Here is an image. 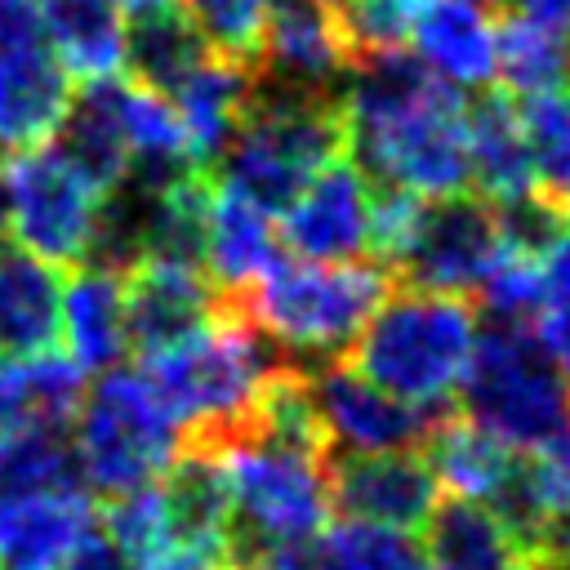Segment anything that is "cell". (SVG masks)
<instances>
[{
  "label": "cell",
  "mask_w": 570,
  "mask_h": 570,
  "mask_svg": "<svg viewBox=\"0 0 570 570\" xmlns=\"http://www.w3.org/2000/svg\"><path fill=\"white\" fill-rule=\"evenodd\" d=\"M9 191V232L18 245L49 267H76L85 258L98 191L45 142L36 151H18L4 165Z\"/></svg>",
  "instance_id": "cell-9"
},
{
  "label": "cell",
  "mask_w": 570,
  "mask_h": 570,
  "mask_svg": "<svg viewBox=\"0 0 570 570\" xmlns=\"http://www.w3.org/2000/svg\"><path fill=\"white\" fill-rule=\"evenodd\" d=\"M71 94V71L45 40L0 49V156L45 147Z\"/></svg>",
  "instance_id": "cell-16"
},
{
  "label": "cell",
  "mask_w": 570,
  "mask_h": 570,
  "mask_svg": "<svg viewBox=\"0 0 570 570\" xmlns=\"http://www.w3.org/2000/svg\"><path fill=\"white\" fill-rule=\"evenodd\" d=\"M62 281L58 272L27 254L0 245V356L22 361L58 347Z\"/></svg>",
  "instance_id": "cell-26"
},
{
  "label": "cell",
  "mask_w": 570,
  "mask_h": 570,
  "mask_svg": "<svg viewBox=\"0 0 570 570\" xmlns=\"http://www.w3.org/2000/svg\"><path fill=\"white\" fill-rule=\"evenodd\" d=\"M232 570H236V566H232Z\"/></svg>",
  "instance_id": "cell-48"
},
{
  "label": "cell",
  "mask_w": 570,
  "mask_h": 570,
  "mask_svg": "<svg viewBox=\"0 0 570 570\" xmlns=\"http://www.w3.org/2000/svg\"><path fill=\"white\" fill-rule=\"evenodd\" d=\"M370 200L374 183L370 174L352 160V151L325 160L298 196L276 214L281 218V240L294 258H316V263H343L370 254Z\"/></svg>",
  "instance_id": "cell-12"
},
{
  "label": "cell",
  "mask_w": 570,
  "mask_h": 570,
  "mask_svg": "<svg viewBox=\"0 0 570 570\" xmlns=\"http://www.w3.org/2000/svg\"><path fill=\"white\" fill-rule=\"evenodd\" d=\"M441 485L423 450H374V454H330V503L343 517L419 530L436 508Z\"/></svg>",
  "instance_id": "cell-13"
},
{
  "label": "cell",
  "mask_w": 570,
  "mask_h": 570,
  "mask_svg": "<svg viewBox=\"0 0 570 570\" xmlns=\"http://www.w3.org/2000/svg\"><path fill=\"white\" fill-rule=\"evenodd\" d=\"M410 45L414 58L454 89L494 85V22L476 0H419Z\"/></svg>",
  "instance_id": "cell-20"
},
{
  "label": "cell",
  "mask_w": 570,
  "mask_h": 570,
  "mask_svg": "<svg viewBox=\"0 0 570 570\" xmlns=\"http://www.w3.org/2000/svg\"><path fill=\"white\" fill-rule=\"evenodd\" d=\"M494 80L512 98L570 85V36L525 9H503L494 27Z\"/></svg>",
  "instance_id": "cell-30"
},
{
  "label": "cell",
  "mask_w": 570,
  "mask_h": 570,
  "mask_svg": "<svg viewBox=\"0 0 570 570\" xmlns=\"http://www.w3.org/2000/svg\"><path fill=\"white\" fill-rule=\"evenodd\" d=\"M40 490H85L71 428L13 423L0 432V499Z\"/></svg>",
  "instance_id": "cell-31"
},
{
  "label": "cell",
  "mask_w": 570,
  "mask_h": 570,
  "mask_svg": "<svg viewBox=\"0 0 570 570\" xmlns=\"http://www.w3.org/2000/svg\"><path fill=\"white\" fill-rule=\"evenodd\" d=\"M142 4H160V0H120V9H142Z\"/></svg>",
  "instance_id": "cell-45"
},
{
  "label": "cell",
  "mask_w": 570,
  "mask_h": 570,
  "mask_svg": "<svg viewBox=\"0 0 570 570\" xmlns=\"http://www.w3.org/2000/svg\"><path fill=\"white\" fill-rule=\"evenodd\" d=\"M347 151V116L334 89H303L254 71V89L236 138L214 160L209 178L245 200L281 214L298 187Z\"/></svg>",
  "instance_id": "cell-2"
},
{
  "label": "cell",
  "mask_w": 570,
  "mask_h": 570,
  "mask_svg": "<svg viewBox=\"0 0 570 570\" xmlns=\"http://www.w3.org/2000/svg\"><path fill=\"white\" fill-rule=\"evenodd\" d=\"M120 13V0H40L45 45L80 80L116 76L125 36Z\"/></svg>",
  "instance_id": "cell-29"
},
{
  "label": "cell",
  "mask_w": 570,
  "mask_h": 570,
  "mask_svg": "<svg viewBox=\"0 0 570 570\" xmlns=\"http://www.w3.org/2000/svg\"><path fill=\"white\" fill-rule=\"evenodd\" d=\"M58 338L80 370H116L129 352L125 330V272L76 263L71 281L62 285V316Z\"/></svg>",
  "instance_id": "cell-23"
},
{
  "label": "cell",
  "mask_w": 570,
  "mask_h": 570,
  "mask_svg": "<svg viewBox=\"0 0 570 570\" xmlns=\"http://www.w3.org/2000/svg\"><path fill=\"white\" fill-rule=\"evenodd\" d=\"M347 62L352 53L330 0H263V76L303 89H330L343 80Z\"/></svg>",
  "instance_id": "cell-15"
},
{
  "label": "cell",
  "mask_w": 570,
  "mask_h": 570,
  "mask_svg": "<svg viewBox=\"0 0 570 570\" xmlns=\"http://www.w3.org/2000/svg\"><path fill=\"white\" fill-rule=\"evenodd\" d=\"M120 76H94L80 94H71L49 147L102 196L129 174V142L120 120Z\"/></svg>",
  "instance_id": "cell-19"
},
{
  "label": "cell",
  "mask_w": 570,
  "mask_h": 570,
  "mask_svg": "<svg viewBox=\"0 0 570 570\" xmlns=\"http://www.w3.org/2000/svg\"><path fill=\"white\" fill-rule=\"evenodd\" d=\"M468 183H476V191L490 205L512 200V196L534 187V169H530L517 98L499 94L490 85L468 107Z\"/></svg>",
  "instance_id": "cell-27"
},
{
  "label": "cell",
  "mask_w": 570,
  "mask_h": 570,
  "mask_svg": "<svg viewBox=\"0 0 570 570\" xmlns=\"http://www.w3.org/2000/svg\"><path fill=\"white\" fill-rule=\"evenodd\" d=\"M142 361V374L178 423L183 441L223 450L249 428L258 392L285 365V352L236 307L218 303L209 325Z\"/></svg>",
  "instance_id": "cell-1"
},
{
  "label": "cell",
  "mask_w": 570,
  "mask_h": 570,
  "mask_svg": "<svg viewBox=\"0 0 570 570\" xmlns=\"http://www.w3.org/2000/svg\"><path fill=\"white\" fill-rule=\"evenodd\" d=\"M330 4H343V0H330Z\"/></svg>",
  "instance_id": "cell-46"
},
{
  "label": "cell",
  "mask_w": 570,
  "mask_h": 570,
  "mask_svg": "<svg viewBox=\"0 0 570 570\" xmlns=\"http://www.w3.org/2000/svg\"><path fill=\"white\" fill-rule=\"evenodd\" d=\"M276 258H281L276 214H267L263 205L245 200L240 191L214 183L209 232H205V272L218 289V298H232L245 285H254Z\"/></svg>",
  "instance_id": "cell-25"
},
{
  "label": "cell",
  "mask_w": 570,
  "mask_h": 570,
  "mask_svg": "<svg viewBox=\"0 0 570 570\" xmlns=\"http://www.w3.org/2000/svg\"><path fill=\"white\" fill-rule=\"evenodd\" d=\"M539 343L552 365L570 383V232L539 258V307H534Z\"/></svg>",
  "instance_id": "cell-38"
},
{
  "label": "cell",
  "mask_w": 570,
  "mask_h": 570,
  "mask_svg": "<svg viewBox=\"0 0 570 570\" xmlns=\"http://www.w3.org/2000/svg\"><path fill=\"white\" fill-rule=\"evenodd\" d=\"M36 40H45L40 4L36 0H0V49H18V45H36Z\"/></svg>",
  "instance_id": "cell-41"
},
{
  "label": "cell",
  "mask_w": 570,
  "mask_h": 570,
  "mask_svg": "<svg viewBox=\"0 0 570 570\" xmlns=\"http://www.w3.org/2000/svg\"><path fill=\"white\" fill-rule=\"evenodd\" d=\"M312 561L316 570H428V557L414 530L374 525L356 517L325 525L312 539Z\"/></svg>",
  "instance_id": "cell-33"
},
{
  "label": "cell",
  "mask_w": 570,
  "mask_h": 570,
  "mask_svg": "<svg viewBox=\"0 0 570 570\" xmlns=\"http://www.w3.org/2000/svg\"><path fill=\"white\" fill-rule=\"evenodd\" d=\"M423 459L436 472V485L459 494V499H476L485 508H494L508 485L521 472V450L503 445L499 436H490L485 428H476L468 414H441L432 423V432L423 436Z\"/></svg>",
  "instance_id": "cell-22"
},
{
  "label": "cell",
  "mask_w": 570,
  "mask_h": 570,
  "mask_svg": "<svg viewBox=\"0 0 570 570\" xmlns=\"http://www.w3.org/2000/svg\"><path fill=\"white\" fill-rule=\"evenodd\" d=\"M392 272L383 263H316V258H276L254 285L223 298L245 321H254L289 365L312 370L338 361L383 294L392 289Z\"/></svg>",
  "instance_id": "cell-3"
},
{
  "label": "cell",
  "mask_w": 570,
  "mask_h": 570,
  "mask_svg": "<svg viewBox=\"0 0 570 570\" xmlns=\"http://www.w3.org/2000/svg\"><path fill=\"white\" fill-rule=\"evenodd\" d=\"M102 534L138 570L151 557H160L174 543V534H169V517H165V503H160L156 481L151 485H138V490H125V494H111L107 508H102Z\"/></svg>",
  "instance_id": "cell-36"
},
{
  "label": "cell",
  "mask_w": 570,
  "mask_h": 570,
  "mask_svg": "<svg viewBox=\"0 0 570 570\" xmlns=\"http://www.w3.org/2000/svg\"><path fill=\"white\" fill-rule=\"evenodd\" d=\"M472 343L476 312L463 298L401 285L396 294H383L347 352L352 365L383 392L423 410H445L463 383Z\"/></svg>",
  "instance_id": "cell-4"
},
{
  "label": "cell",
  "mask_w": 570,
  "mask_h": 570,
  "mask_svg": "<svg viewBox=\"0 0 570 570\" xmlns=\"http://www.w3.org/2000/svg\"><path fill=\"white\" fill-rule=\"evenodd\" d=\"M517 116H521L534 187L566 205L570 200V85L517 98Z\"/></svg>",
  "instance_id": "cell-34"
},
{
  "label": "cell",
  "mask_w": 570,
  "mask_h": 570,
  "mask_svg": "<svg viewBox=\"0 0 570 570\" xmlns=\"http://www.w3.org/2000/svg\"><path fill=\"white\" fill-rule=\"evenodd\" d=\"M9 236V191H4V169H0V245Z\"/></svg>",
  "instance_id": "cell-43"
},
{
  "label": "cell",
  "mask_w": 570,
  "mask_h": 570,
  "mask_svg": "<svg viewBox=\"0 0 570 570\" xmlns=\"http://www.w3.org/2000/svg\"><path fill=\"white\" fill-rule=\"evenodd\" d=\"M566 205H570V200H566Z\"/></svg>",
  "instance_id": "cell-47"
},
{
  "label": "cell",
  "mask_w": 570,
  "mask_h": 570,
  "mask_svg": "<svg viewBox=\"0 0 570 570\" xmlns=\"http://www.w3.org/2000/svg\"><path fill=\"white\" fill-rule=\"evenodd\" d=\"M169 534L174 543H196V548H227V525H232V485L223 454L209 445H178V454L165 463L156 476Z\"/></svg>",
  "instance_id": "cell-24"
},
{
  "label": "cell",
  "mask_w": 570,
  "mask_h": 570,
  "mask_svg": "<svg viewBox=\"0 0 570 570\" xmlns=\"http://www.w3.org/2000/svg\"><path fill=\"white\" fill-rule=\"evenodd\" d=\"M18 379H22V405H27V423H53V428H71L76 405L85 396V370L67 356V352H36L18 361Z\"/></svg>",
  "instance_id": "cell-35"
},
{
  "label": "cell",
  "mask_w": 570,
  "mask_h": 570,
  "mask_svg": "<svg viewBox=\"0 0 570 570\" xmlns=\"http://www.w3.org/2000/svg\"><path fill=\"white\" fill-rule=\"evenodd\" d=\"M214 53H227L258 71L263 53V0H178Z\"/></svg>",
  "instance_id": "cell-37"
},
{
  "label": "cell",
  "mask_w": 570,
  "mask_h": 570,
  "mask_svg": "<svg viewBox=\"0 0 570 570\" xmlns=\"http://www.w3.org/2000/svg\"><path fill=\"white\" fill-rule=\"evenodd\" d=\"M232 485L227 561H245L267 543H307L330 525V454L294 441L245 432L223 450Z\"/></svg>",
  "instance_id": "cell-5"
},
{
  "label": "cell",
  "mask_w": 570,
  "mask_h": 570,
  "mask_svg": "<svg viewBox=\"0 0 570 570\" xmlns=\"http://www.w3.org/2000/svg\"><path fill=\"white\" fill-rule=\"evenodd\" d=\"M463 414L499 436L503 445L530 454L570 423V383L543 352L530 325L485 321L476 325L472 361L459 383Z\"/></svg>",
  "instance_id": "cell-6"
},
{
  "label": "cell",
  "mask_w": 570,
  "mask_h": 570,
  "mask_svg": "<svg viewBox=\"0 0 570 570\" xmlns=\"http://www.w3.org/2000/svg\"><path fill=\"white\" fill-rule=\"evenodd\" d=\"M13 423H27L22 379H18V361H0V432Z\"/></svg>",
  "instance_id": "cell-42"
},
{
  "label": "cell",
  "mask_w": 570,
  "mask_h": 570,
  "mask_svg": "<svg viewBox=\"0 0 570 570\" xmlns=\"http://www.w3.org/2000/svg\"><path fill=\"white\" fill-rule=\"evenodd\" d=\"M58 570H138V566H134V561H129V557H125V552L94 525V530L71 548V557H67Z\"/></svg>",
  "instance_id": "cell-40"
},
{
  "label": "cell",
  "mask_w": 570,
  "mask_h": 570,
  "mask_svg": "<svg viewBox=\"0 0 570 570\" xmlns=\"http://www.w3.org/2000/svg\"><path fill=\"white\" fill-rule=\"evenodd\" d=\"M249 89H254V67L227 58V53H205L165 98L174 102L178 120H183V134H187V147H191V160L209 174L214 160L227 151V142L236 138L240 129V116H245V102H249Z\"/></svg>",
  "instance_id": "cell-18"
},
{
  "label": "cell",
  "mask_w": 570,
  "mask_h": 570,
  "mask_svg": "<svg viewBox=\"0 0 570 570\" xmlns=\"http://www.w3.org/2000/svg\"><path fill=\"white\" fill-rule=\"evenodd\" d=\"M499 254V218L485 196H432L419 205L405 249L392 263V281L432 294H476Z\"/></svg>",
  "instance_id": "cell-10"
},
{
  "label": "cell",
  "mask_w": 570,
  "mask_h": 570,
  "mask_svg": "<svg viewBox=\"0 0 570 570\" xmlns=\"http://www.w3.org/2000/svg\"><path fill=\"white\" fill-rule=\"evenodd\" d=\"M419 530L428 570H534V557L508 521L476 499H436Z\"/></svg>",
  "instance_id": "cell-21"
},
{
  "label": "cell",
  "mask_w": 570,
  "mask_h": 570,
  "mask_svg": "<svg viewBox=\"0 0 570 570\" xmlns=\"http://www.w3.org/2000/svg\"><path fill=\"white\" fill-rule=\"evenodd\" d=\"M338 9V27L347 40V53H379V49H401L410 40V22L419 0H343Z\"/></svg>",
  "instance_id": "cell-39"
},
{
  "label": "cell",
  "mask_w": 570,
  "mask_h": 570,
  "mask_svg": "<svg viewBox=\"0 0 570 570\" xmlns=\"http://www.w3.org/2000/svg\"><path fill=\"white\" fill-rule=\"evenodd\" d=\"M316 419L325 428L330 454H374V450H414L445 410L410 405L379 383H370L352 361H325L303 370Z\"/></svg>",
  "instance_id": "cell-11"
},
{
  "label": "cell",
  "mask_w": 570,
  "mask_h": 570,
  "mask_svg": "<svg viewBox=\"0 0 570 570\" xmlns=\"http://www.w3.org/2000/svg\"><path fill=\"white\" fill-rule=\"evenodd\" d=\"M352 160L374 178L414 196H450L468 187V102L463 89L436 85L405 111L347 129Z\"/></svg>",
  "instance_id": "cell-8"
},
{
  "label": "cell",
  "mask_w": 570,
  "mask_h": 570,
  "mask_svg": "<svg viewBox=\"0 0 570 570\" xmlns=\"http://www.w3.org/2000/svg\"><path fill=\"white\" fill-rule=\"evenodd\" d=\"M481 9H494V13H503V9H517V0H476Z\"/></svg>",
  "instance_id": "cell-44"
},
{
  "label": "cell",
  "mask_w": 570,
  "mask_h": 570,
  "mask_svg": "<svg viewBox=\"0 0 570 570\" xmlns=\"http://www.w3.org/2000/svg\"><path fill=\"white\" fill-rule=\"evenodd\" d=\"M71 441L80 459L85 490H98L102 499L151 485L165 463L178 454L183 432L151 392L147 374L134 370H102L94 387H85L76 419H71Z\"/></svg>",
  "instance_id": "cell-7"
},
{
  "label": "cell",
  "mask_w": 570,
  "mask_h": 570,
  "mask_svg": "<svg viewBox=\"0 0 570 570\" xmlns=\"http://www.w3.org/2000/svg\"><path fill=\"white\" fill-rule=\"evenodd\" d=\"M89 530L94 503L85 490H40L0 499V566L58 570Z\"/></svg>",
  "instance_id": "cell-17"
},
{
  "label": "cell",
  "mask_w": 570,
  "mask_h": 570,
  "mask_svg": "<svg viewBox=\"0 0 570 570\" xmlns=\"http://www.w3.org/2000/svg\"><path fill=\"white\" fill-rule=\"evenodd\" d=\"M209 196H214V178L205 169H191L178 183L156 187L151 214H147V258L151 263H178V267L205 272Z\"/></svg>",
  "instance_id": "cell-32"
},
{
  "label": "cell",
  "mask_w": 570,
  "mask_h": 570,
  "mask_svg": "<svg viewBox=\"0 0 570 570\" xmlns=\"http://www.w3.org/2000/svg\"><path fill=\"white\" fill-rule=\"evenodd\" d=\"M218 289L200 267L138 263L125 272V330L138 356H156L218 316Z\"/></svg>",
  "instance_id": "cell-14"
},
{
  "label": "cell",
  "mask_w": 570,
  "mask_h": 570,
  "mask_svg": "<svg viewBox=\"0 0 570 570\" xmlns=\"http://www.w3.org/2000/svg\"><path fill=\"white\" fill-rule=\"evenodd\" d=\"M205 53H209V45L200 40L196 22L187 18V9L178 0L129 9L125 36H120V62L129 67V80H138L156 94H169Z\"/></svg>",
  "instance_id": "cell-28"
}]
</instances>
